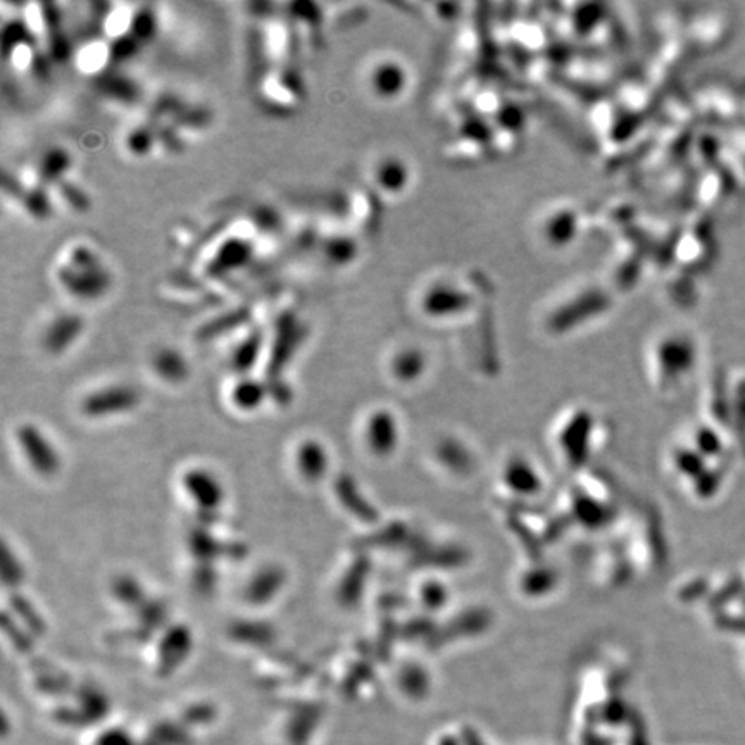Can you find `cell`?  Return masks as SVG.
Instances as JSON below:
<instances>
[{"mask_svg": "<svg viewBox=\"0 0 745 745\" xmlns=\"http://www.w3.org/2000/svg\"><path fill=\"white\" fill-rule=\"evenodd\" d=\"M57 282L75 299L97 301L109 292L113 275L94 249L78 245L66 254L63 264L57 268Z\"/></svg>", "mask_w": 745, "mask_h": 745, "instance_id": "6da1fadb", "label": "cell"}, {"mask_svg": "<svg viewBox=\"0 0 745 745\" xmlns=\"http://www.w3.org/2000/svg\"><path fill=\"white\" fill-rule=\"evenodd\" d=\"M366 85L376 99L397 101L409 87V71L395 57H380L368 69Z\"/></svg>", "mask_w": 745, "mask_h": 745, "instance_id": "7a4b0ae2", "label": "cell"}, {"mask_svg": "<svg viewBox=\"0 0 745 745\" xmlns=\"http://www.w3.org/2000/svg\"><path fill=\"white\" fill-rule=\"evenodd\" d=\"M18 442L26 461L37 475L51 478L61 470V458L51 440L38 430L35 425L19 426Z\"/></svg>", "mask_w": 745, "mask_h": 745, "instance_id": "3957f363", "label": "cell"}, {"mask_svg": "<svg viewBox=\"0 0 745 745\" xmlns=\"http://www.w3.org/2000/svg\"><path fill=\"white\" fill-rule=\"evenodd\" d=\"M140 394L130 385H113L95 390L82 402V411L88 418H109L116 414L128 413L138 406Z\"/></svg>", "mask_w": 745, "mask_h": 745, "instance_id": "277c9868", "label": "cell"}, {"mask_svg": "<svg viewBox=\"0 0 745 745\" xmlns=\"http://www.w3.org/2000/svg\"><path fill=\"white\" fill-rule=\"evenodd\" d=\"M183 487L201 514H206V516L218 513V509L225 502V489L218 480V476L209 470L194 468V470L187 471L183 475Z\"/></svg>", "mask_w": 745, "mask_h": 745, "instance_id": "5b68a950", "label": "cell"}, {"mask_svg": "<svg viewBox=\"0 0 745 745\" xmlns=\"http://www.w3.org/2000/svg\"><path fill=\"white\" fill-rule=\"evenodd\" d=\"M194 647L192 633L183 625H175L164 633L159 642L157 656H159V673L170 675L190 656Z\"/></svg>", "mask_w": 745, "mask_h": 745, "instance_id": "8992f818", "label": "cell"}, {"mask_svg": "<svg viewBox=\"0 0 745 745\" xmlns=\"http://www.w3.org/2000/svg\"><path fill=\"white\" fill-rule=\"evenodd\" d=\"M83 330H85V323H83L82 316L69 313L59 314L45 328L44 340H42L45 351L51 352L54 356L63 354L75 344L76 340L80 339Z\"/></svg>", "mask_w": 745, "mask_h": 745, "instance_id": "52a82bcc", "label": "cell"}, {"mask_svg": "<svg viewBox=\"0 0 745 745\" xmlns=\"http://www.w3.org/2000/svg\"><path fill=\"white\" fill-rule=\"evenodd\" d=\"M285 583H287V573L283 568L275 564L264 566L252 576L251 582L247 583V589L244 592L245 601L252 606L270 604L276 595L282 592Z\"/></svg>", "mask_w": 745, "mask_h": 745, "instance_id": "ba28073f", "label": "cell"}, {"mask_svg": "<svg viewBox=\"0 0 745 745\" xmlns=\"http://www.w3.org/2000/svg\"><path fill=\"white\" fill-rule=\"evenodd\" d=\"M188 551L197 559V564H213L218 558H242L244 547L237 544H221L204 528H194L188 533Z\"/></svg>", "mask_w": 745, "mask_h": 745, "instance_id": "9c48e42d", "label": "cell"}, {"mask_svg": "<svg viewBox=\"0 0 745 745\" xmlns=\"http://www.w3.org/2000/svg\"><path fill=\"white\" fill-rule=\"evenodd\" d=\"M373 182L385 194L399 195L409 185V168L401 157H382L373 168Z\"/></svg>", "mask_w": 745, "mask_h": 745, "instance_id": "30bf717a", "label": "cell"}, {"mask_svg": "<svg viewBox=\"0 0 745 745\" xmlns=\"http://www.w3.org/2000/svg\"><path fill=\"white\" fill-rule=\"evenodd\" d=\"M295 464L306 482H320L328 471V454L318 440H304L295 452Z\"/></svg>", "mask_w": 745, "mask_h": 745, "instance_id": "8fae6325", "label": "cell"}, {"mask_svg": "<svg viewBox=\"0 0 745 745\" xmlns=\"http://www.w3.org/2000/svg\"><path fill=\"white\" fill-rule=\"evenodd\" d=\"M152 368L156 375L168 383H182L190 375L187 359L171 347H164L152 357Z\"/></svg>", "mask_w": 745, "mask_h": 745, "instance_id": "7c38bea8", "label": "cell"}, {"mask_svg": "<svg viewBox=\"0 0 745 745\" xmlns=\"http://www.w3.org/2000/svg\"><path fill=\"white\" fill-rule=\"evenodd\" d=\"M270 387L252 376L240 378L232 389V402L240 411H254L263 404Z\"/></svg>", "mask_w": 745, "mask_h": 745, "instance_id": "4fadbf2b", "label": "cell"}, {"mask_svg": "<svg viewBox=\"0 0 745 745\" xmlns=\"http://www.w3.org/2000/svg\"><path fill=\"white\" fill-rule=\"evenodd\" d=\"M233 640L249 645H268L275 640V632L266 623L256 621H238L230 628Z\"/></svg>", "mask_w": 745, "mask_h": 745, "instance_id": "5bb4252c", "label": "cell"}, {"mask_svg": "<svg viewBox=\"0 0 745 745\" xmlns=\"http://www.w3.org/2000/svg\"><path fill=\"white\" fill-rule=\"evenodd\" d=\"M113 595L116 597V601L125 604L128 608L138 609L144 604L145 590L140 582H137L133 576L130 575H119L114 578Z\"/></svg>", "mask_w": 745, "mask_h": 745, "instance_id": "9a60e30c", "label": "cell"}, {"mask_svg": "<svg viewBox=\"0 0 745 745\" xmlns=\"http://www.w3.org/2000/svg\"><path fill=\"white\" fill-rule=\"evenodd\" d=\"M71 168V156L68 151L63 149H54L45 154L44 159L40 161V168H38V175H40V182H61L66 173Z\"/></svg>", "mask_w": 745, "mask_h": 745, "instance_id": "2e32d148", "label": "cell"}, {"mask_svg": "<svg viewBox=\"0 0 745 745\" xmlns=\"http://www.w3.org/2000/svg\"><path fill=\"white\" fill-rule=\"evenodd\" d=\"M11 606H13V613L28 628L30 635H35V637H42L44 635L45 630H47L44 618L38 614L37 609L33 608L32 602L25 599V597H21V595H13Z\"/></svg>", "mask_w": 745, "mask_h": 745, "instance_id": "e0dca14e", "label": "cell"}, {"mask_svg": "<svg viewBox=\"0 0 745 745\" xmlns=\"http://www.w3.org/2000/svg\"><path fill=\"white\" fill-rule=\"evenodd\" d=\"M259 354H261V340L249 337L233 351L232 359H230L233 371H237L238 375H247V371L256 364Z\"/></svg>", "mask_w": 745, "mask_h": 745, "instance_id": "ac0fdd59", "label": "cell"}, {"mask_svg": "<svg viewBox=\"0 0 745 745\" xmlns=\"http://www.w3.org/2000/svg\"><path fill=\"white\" fill-rule=\"evenodd\" d=\"M137 616L140 618L142 628L149 630V632H154L157 628L164 627V623L168 621V609H166L163 602L145 601L137 609Z\"/></svg>", "mask_w": 745, "mask_h": 745, "instance_id": "d6986e66", "label": "cell"}, {"mask_svg": "<svg viewBox=\"0 0 745 745\" xmlns=\"http://www.w3.org/2000/svg\"><path fill=\"white\" fill-rule=\"evenodd\" d=\"M326 256L333 264H347L356 254V247L349 238H332L325 247Z\"/></svg>", "mask_w": 745, "mask_h": 745, "instance_id": "ffe728a7", "label": "cell"}, {"mask_svg": "<svg viewBox=\"0 0 745 745\" xmlns=\"http://www.w3.org/2000/svg\"><path fill=\"white\" fill-rule=\"evenodd\" d=\"M218 585V573L213 564H197L194 573V587L201 595H211Z\"/></svg>", "mask_w": 745, "mask_h": 745, "instance_id": "44dd1931", "label": "cell"}, {"mask_svg": "<svg viewBox=\"0 0 745 745\" xmlns=\"http://www.w3.org/2000/svg\"><path fill=\"white\" fill-rule=\"evenodd\" d=\"M23 566L19 563L16 556H13V552L7 549V545H4V559H2V580L6 585L16 587L19 583L23 582Z\"/></svg>", "mask_w": 745, "mask_h": 745, "instance_id": "7402d4cb", "label": "cell"}, {"mask_svg": "<svg viewBox=\"0 0 745 745\" xmlns=\"http://www.w3.org/2000/svg\"><path fill=\"white\" fill-rule=\"evenodd\" d=\"M389 428V421L385 420L383 416H376L375 420L371 421L370 442L378 451H383V449L389 447Z\"/></svg>", "mask_w": 745, "mask_h": 745, "instance_id": "603a6c76", "label": "cell"}, {"mask_svg": "<svg viewBox=\"0 0 745 745\" xmlns=\"http://www.w3.org/2000/svg\"><path fill=\"white\" fill-rule=\"evenodd\" d=\"M2 627H4V632L7 633V637L13 640L16 649H19L21 652L30 651V649H32V635H25V633L21 632V628H19L18 625L9 618V614L7 613L4 614V623H2Z\"/></svg>", "mask_w": 745, "mask_h": 745, "instance_id": "cb8c5ba5", "label": "cell"}, {"mask_svg": "<svg viewBox=\"0 0 745 745\" xmlns=\"http://www.w3.org/2000/svg\"><path fill=\"white\" fill-rule=\"evenodd\" d=\"M152 144H154V137L145 128L133 130L130 133V137H128V149L135 156H144V154H147Z\"/></svg>", "mask_w": 745, "mask_h": 745, "instance_id": "d4e9b609", "label": "cell"}]
</instances>
